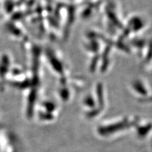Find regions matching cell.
<instances>
[{"instance_id": "obj_1", "label": "cell", "mask_w": 152, "mask_h": 152, "mask_svg": "<svg viewBox=\"0 0 152 152\" xmlns=\"http://www.w3.org/2000/svg\"><path fill=\"white\" fill-rule=\"evenodd\" d=\"M140 117L134 116H122L113 118L107 121L99 124L96 128V132L103 139H115L130 132L132 129L135 131Z\"/></svg>"}, {"instance_id": "obj_3", "label": "cell", "mask_w": 152, "mask_h": 152, "mask_svg": "<svg viewBox=\"0 0 152 152\" xmlns=\"http://www.w3.org/2000/svg\"><path fill=\"white\" fill-rule=\"evenodd\" d=\"M149 152H152V142H151V146H150V149L149 150Z\"/></svg>"}, {"instance_id": "obj_2", "label": "cell", "mask_w": 152, "mask_h": 152, "mask_svg": "<svg viewBox=\"0 0 152 152\" xmlns=\"http://www.w3.org/2000/svg\"><path fill=\"white\" fill-rule=\"evenodd\" d=\"M108 107V96L101 86L89 93L84 99L85 115L89 119H97L105 112Z\"/></svg>"}]
</instances>
